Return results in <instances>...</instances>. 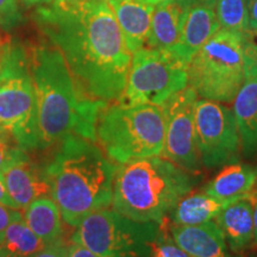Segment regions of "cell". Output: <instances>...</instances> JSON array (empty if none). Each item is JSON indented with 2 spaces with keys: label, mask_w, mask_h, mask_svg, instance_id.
Returning <instances> with one entry per match:
<instances>
[{
  "label": "cell",
  "mask_w": 257,
  "mask_h": 257,
  "mask_svg": "<svg viewBox=\"0 0 257 257\" xmlns=\"http://www.w3.org/2000/svg\"><path fill=\"white\" fill-rule=\"evenodd\" d=\"M35 19L61 51L83 95L120 100L133 53L108 0H54L40 6Z\"/></svg>",
  "instance_id": "cell-1"
},
{
  "label": "cell",
  "mask_w": 257,
  "mask_h": 257,
  "mask_svg": "<svg viewBox=\"0 0 257 257\" xmlns=\"http://www.w3.org/2000/svg\"><path fill=\"white\" fill-rule=\"evenodd\" d=\"M30 72L37 105V149H46L69 135L95 140V126L108 102L82 94L56 47L32 48Z\"/></svg>",
  "instance_id": "cell-2"
},
{
  "label": "cell",
  "mask_w": 257,
  "mask_h": 257,
  "mask_svg": "<svg viewBox=\"0 0 257 257\" xmlns=\"http://www.w3.org/2000/svg\"><path fill=\"white\" fill-rule=\"evenodd\" d=\"M93 142L69 135L46 169L51 198L63 221L73 227L92 212L112 205L117 167Z\"/></svg>",
  "instance_id": "cell-3"
},
{
  "label": "cell",
  "mask_w": 257,
  "mask_h": 257,
  "mask_svg": "<svg viewBox=\"0 0 257 257\" xmlns=\"http://www.w3.org/2000/svg\"><path fill=\"white\" fill-rule=\"evenodd\" d=\"M199 180L165 157L130 161L117 167L112 206L130 219L161 224Z\"/></svg>",
  "instance_id": "cell-4"
},
{
  "label": "cell",
  "mask_w": 257,
  "mask_h": 257,
  "mask_svg": "<svg viewBox=\"0 0 257 257\" xmlns=\"http://www.w3.org/2000/svg\"><path fill=\"white\" fill-rule=\"evenodd\" d=\"M95 138L115 163L162 155L166 117L162 106L117 104L106 106L99 115Z\"/></svg>",
  "instance_id": "cell-5"
},
{
  "label": "cell",
  "mask_w": 257,
  "mask_h": 257,
  "mask_svg": "<svg viewBox=\"0 0 257 257\" xmlns=\"http://www.w3.org/2000/svg\"><path fill=\"white\" fill-rule=\"evenodd\" d=\"M187 70L188 86L198 96L233 102L245 80L242 35L220 29L193 56Z\"/></svg>",
  "instance_id": "cell-6"
},
{
  "label": "cell",
  "mask_w": 257,
  "mask_h": 257,
  "mask_svg": "<svg viewBox=\"0 0 257 257\" xmlns=\"http://www.w3.org/2000/svg\"><path fill=\"white\" fill-rule=\"evenodd\" d=\"M0 125L24 150L37 149V105L30 61L19 43L0 51Z\"/></svg>",
  "instance_id": "cell-7"
},
{
  "label": "cell",
  "mask_w": 257,
  "mask_h": 257,
  "mask_svg": "<svg viewBox=\"0 0 257 257\" xmlns=\"http://www.w3.org/2000/svg\"><path fill=\"white\" fill-rule=\"evenodd\" d=\"M160 231L154 221H137L102 208L83 218L72 242L98 257H150Z\"/></svg>",
  "instance_id": "cell-8"
},
{
  "label": "cell",
  "mask_w": 257,
  "mask_h": 257,
  "mask_svg": "<svg viewBox=\"0 0 257 257\" xmlns=\"http://www.w3.org/2000/svg\"><path fill=\"white\" fill-rule=\"evenodd\" d=\"M188 66L168 50L142 48L135 51L126 87L119 102L162 106L188 86Z\"/></svg>",
  "instance_id": "cell-9"
},
{
  "label": "cell",
  "mask_w": 257,
  "mask_h": 257,
  "mask_svg": "<svg viewBox=\"0 0 257 257\" xmlns=\"http://www.w3.org/2000/svg\"><path fill=\"white\" fill-rule=\"evenodd\" d=\"M194 120L202 167L217 169L239 162L240 136L232 108L200 98L195 102Z\"/></svg>",
  "instance_id": "cell-10"
},
{
  "label": "cell",
  "mask_w": 257,
  "mask_h": 257,
  "mask_svg": "<svg viewBox=\"0 0 257 257\" xmlns=\"http://www.w3.org/2000/svg\"><path fill=\"white\" fill-rule=\"evenodd\" d=\"M198 98L194 89L187 86L162 105L166 117V140L162 156L195 175H200L202 168L194 120Z\"/></svg>",
  "instance_id": "cell-11"
},
{
  "label": "cell",
  "mask_w": 257,
  "mask_h": 257,
  "mask_svg": "<svg viewBox=\"0 0 257 257\" xmlns=\"http://www.w3.org/2000/svg\"><path fill=\"white\" fill-rule=\"evenodd\" d=\"M0 175L18 210L28 207L35 199L46 197V193H50L46 170L38 168L36 163L29 159L27 152L12 161Z\"/></svg>",
  "instance_id": "cell-12"
},
{
  "label": "cell",
  "mask_w": 257,
  "mask_h": 257,
  "mask_svg": "<svg viewBox=\"0 0 257 257\" xmlns=\"http://www.w3.org/2000/svg\"><path fill=\"white\" fill-rule=\"evenodd\" d=\"M220 30L213 6L193 5L189 8L176 46L170 50L185 64Z\"/></svg>",
  "instance_id": "cell-13"
},
{
  "label": "cell",
  "mask_w": 257,
  "mask_h": 257,
  "mask_svg": "<svg viewBox=\"0 0 257 257\" xmlns=\"http://www.w3.org/2000/svg\"><path fill=\"white\" fill-rule=\"evenodd\" d=\"M172 237L191 257H239L231 251L223 231L214 220L199 225H173Z\"/></svg>",
  "instance_id": "cell-14"
},
{
  "label": "cell",
  "mask_w": 257,
  "mask_h": 257,
  "mask_svg": "<svg viewBox=\"0 0 257 257\" xmlns=\"http://www.w3.org/2000/svg\"><path fill=\"white\" fill-rule=\"evenodd\" d=\"M214 221L223 231L227 245L233 253L245 251L255 244L252 192L226 206Z\"/></svg>",
  "instance_id": "cell-15"
},
{
  "label": "cell",
  "mask_w": 257,
  "mask_h": 257,
  "mask_svg": "<svg viewBox=\"0 0 257 257\" xmlns=\"http://www.w3.org/2000/svg\"><path fill=\"white\" fill-rule=\"evenodd\" d=\"M191 0H168L155 6L146 48L170 51L178 43Z\"/></svg>",
  "instance_id": "cell-16"
},
{
  "label": "cell",
  "mask_w": 257,
  "mask_h": 257,
  "mask_svg": "<svg viewBox=\"0 0 257 257\" xmlns=\"http://www.w3.org/2000/svg\"><path fill=\"white\" fill-rule=\"evenodd\" d=\"M131 53L147 47L155 6L141 0H108Z\"/></svg>",
  "instance_id": "cell-17"
},
{
  "label": "cell",
  "mask_w": 257,
  "mask_h": 257,
  "mask_svg": "<svg viewBox=\"0 0 257 257\" xmlns=\"http://www.w3.org/2000/svg\"><path fill=\"white\" fill-rule=\"evenodd\" d=\"M232 110L240 136L242 156L257 157V75H246Z\"/></svg>",
  "instance_id": "cell-18"
},
{
  "label": "cell",
  "mask_w": 257,
  "mask_h": 257,
  "mask_svg": "<svg viewBox=\"0 0 257 257\" xmlns=\"http://www.w3.org/2000/svg\"><path fill=\"white\" fill-rule=\"evenodd\" d=\"M243 197L220 199L212 197L201 189V191L193 193V194H187L182 198L170 212V218H172L173 225H176V226H188V225L207 223V221L214 220V218L225 207Z\"/></svg>",
  "instance_id": "cell-19"
},
{
  "label": "cell",
  "mask_w": 257,
  "mask_h": 257,
  "mask_svg": "<svg viewBox=\"0 0 257 257\" xmlns=\"http://www.w3.org/2000/svg\"><path fill=\"white\" fill-rule=\"evenodd\" d=\"M256 184L257 166L237 162L223 167L201 189L212 197L230 199L249 194Z\"/></svg>",
  "instance_id": "cell-20"
},
{
  "label": "cell",
  "mask_w": 257,
  "mask_h": 257,
  "mask_svg": "<svg viewBox=\"0 0 257 257\" xmlns=\"http://www.w3.org/2000/svg\"><path fill=\"white\" fill-rule=\"evenodd\" d=\"M24 220L30 230L44 244L61 239L62 216L53 199L41 197L25 207Z\"/></svg>",
  "instance_id": "cell-21"
},
{
  "label": "cell",
  "mask_w": 257,
  "mask_h": 257,
  "mask_svg": "<svg viewBox=\"0 0 257 257\" xmlns=\"http://www.w3.org/2000/svg\"><path fill=\"white\" fill-rule=\"evenodd\" d=\"M46 245L30 230L24 217L9 225L0 242V257H32Z\"/></svg>",
  "instance_id": "cell-22"
},
{
  "label": "cell",
  "mask_w": 257,
  "mask_h": 257,
  "mask_svg": "<svg viewBox=\"0 0 257 257\" xmlns=\"http://www.w3.org/2000/svg\"><path fill=\"white\" fill-rule=\"evenodd\" d=\"M214 12L221 30L242 35L249 29L246 0H217L214 4Z\"/></svg>",
  "instance_id": "cell-23"
},
{
  "label": "cell",
  "mask_w": 257,
  "mask_h": 257,
  "mask_svg": "<svg viewBox=\"0 0 257 257\" xmlns=\"http://www.w3.org/2000/svg\"><path fill=\"white\" fill-rule=\"evenodd\" d=\"M25 152L27 150L19 146L14 135L0 125V173Z\"/></svg>",
  "instance_id": "cell-24"
},
{
  "label": "cell",
  "mask_w": 257,
  "mask_h": 257,
  "mask_svg": "<svg viewBox=\"0 0 257 257\" xmlns=\"http://www.w3.org/2000/svg\"><path fill=\"white\" fill-rule=\"evenodd\" d=\"M242 46L245 76L257 75V28L248 29L242 34Z\"/></svg>",
  "instance_id": "cell-25"
},
{
  "label": "cell",
  "mask_w": 257,
  "mask_h": 257,
  "mask_svg": "<svg viewBox=\"0 0 257 257\" xmlns=\"http://www.w3.org/2000/svg\"><path fill=\"white\" fill-rule=\"evenodd\" d=\"M23 22L18 0H0V28L11 30Z\"/></svg>",
  "instance_id": "cell-26"
},
{
  "label": "cell",
  "mask_w": 257,
  "mask_h": 257,
  "mask_svg": "<svg viewBox=\"0 0 257 257\" xmlns=\"http://www.w3.org/2000/svg\"><path fill=\"white\" fill-rule=\"evenodd\" d=\"M152 257H191L184 249H181L174 242L173 237L168 234L159 233L153 244Z\"/></svg>",
  "instance_id": "cell-27"
},
{
  "label": "cell",
  "mask_w": 257,
  "mask_h": 257,
  "mask_svg": "<svg viewBox=\"0 0 257 257\" xmlns=\"http://www.w3.org/2000/svg\"><path fill=\"white\" fill-rule=\"evenodd\" d=\"M32 257H69V245L62 239L46 244Z\"/></svg>",
  "instance_id": "cell-28"
},
{
  "label": "cell",
  "mask_w": 257,
  "mask_h": 257,
  "mask_svg": "<svg viewBox=\"0 0 257 257\" xmlns=\"http://www.w3.org/2000/svg\"><path fill=\"white\" fill-rule=\"evenodd\" d=\"M19 217H23L19 210L0 205V242L4 238L5 231L9 227V225Z\"/></svg>",
  "instance_id": "cell-29"
},
{
  "label": "cell",
  "mask_w": 257,
  "mask_h": 257,
  "mask_svg": "<svg viewBox=\"0 0 257 257\" xmlns=\"http://www.w3.org/2000/svg\"><path fill=\"white\" fill-rule=\"evenodd\" d=\"M69 257H98L94 253L86 249L85 246L80 245L79 243L72 242L69 244Z\"/></svg>",
  "instance_id": "cell-30"
},
{
  "label": "cell",
  "mask_w": 257,
  "mask_h": 257,
  "mask_svg": "<svg viewBox=\"0 0 257 257\" xmlns=\"http://www.w3.org/2000/svg\"><path fill=\"white\" fill-rule=\"evenodd\" d=\"M0 205H4V206L15 208V210H18L16 204L12 200L11 197L9 195L8 191H6V187L4 185V181H3L2 175H0Z\"/></svg>",
  "instance_id": "cell-31"
},
{
  "label": "cell",
  "mask_w": 257,
  "mask_h": 257,
  "mask_svg": "<svg viewBox=\"0 0 257 257\" xmlns=\"http://www.w3.org/2000/svg\"><path fill=\"white\" fill-rule=\"evenodd\" d=\"M249 12V29L257 28V0H246Z\"/></svg>",
  "instance_id": "cell-32"
},
{
  "label": "cell",
  "mask_w": 257,
  "mask_h": 257,
  "mask_svg": "<svg viewBox=\"0 0 257 257\" xmlns=\"http://www.w3.org/2000/svg\"><path fill=\"white\" fill-rule=\"evenodd\" d=\"M253 199V218H255V245L257 246V184L252 191Z\"/></svg>",
  "instance_id": "cell-33"
},
{
  "label": "cell",
  "mask_w": 257,
  "mask_h": 257,
  "mask_svg": "<svg viewBox=\"0 0 257 257\" xmlns=\"http://www.w3.org/2000/svg\"><path fill=\"white\" fill-rule=\"evenodd\" d=\"M24 4H27L28 6H34V5H48L50 3H53L54 0H23Z\"/></svg>",
  "instance_id": "cell-34"
},
{
  "label": "cell",
  "mask_w": 257,
  "mask_h": 257,
  "mask_svg": "<svg viewBox=\"0 0 257 257\" xmlns=\"http://www.w3.org/2000/svg\"><path fill=\"white\" fill-rule=\"evenodd\" d=\"M193 5H206V6H213L216 4L217 0H191Z\"/></svg>",
  "instance_id": "cell-35"
},
{
  "label": "cell",
  "mask_w": 257,
  "mask_h": 257,
  "mask_svg": "<svg viewBox=\"0 0 257 257\" xmlns=\"http://www.w3.org/2000/svg\"><path fill=\"white\" fill-rule=\"evenodd\" d=\"M141 2L147 3V4H149V5L156 6L159 4H162V3H165V2H168V0H141Z\"/></svg>",
  "instance_id": "cell-36"
},
{
  "label": "cell",
  "mask_w": 257,
  "mask_h": 257,
  "mask_svg": "<svg viewBox=\"0 0 257 257\" xmlns=\"http://www.w3.org/2000/svg\"><path fill=\"white\" fill-rule=\"evenodd\" d=\"M248 257H257V253H252V255H250Z\"/></svg>",
  "instance_id": "cell-37"
},
{
  "label": "cell",
  "mask_w": 257,
  "mask_h": 257,
  "mask_svg": "<svg viewBox=\"0 0 257 257\" xmlns=\"http://www.w3.org/2000/svg\"><path fill=\"white\" fill-rule=\"evenodd\" d=\"M0 70H2V62H0Z\"/></svg>",
  "instance_id": "cell-38"
}]
</instances>
